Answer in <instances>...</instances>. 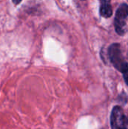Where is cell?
<instances>
[{
    "instance_id": "5b68a950",
    "label": "cell",
    "mask_w": 128,
    "mask_h": 129,
    "mask_svg": "<svg viewBox=\"0 0 128 129\" xmlns=\"http://www.w3.org/2000/svg\"><path fill=\"white\" fill-rule=\"evenodd\" d=\"M122 73H123V76H124V79L125 80V82H126V84L128 85V64L127 65L126 68L123 70Z\"/></svg>"
},
{
    "instance_id": "3957f363",
    "label": "cell",
    "mask_w": 128,
    "mask_h": 129,
    "mask_svg": "<svg viewBox=\"0 0 128 129\" xmlns=\"http://www.w3.org/2000/svg\"><path fill=\"white\" fill-rule=\"evenodd\" d=\"M110 122H111L112 129L125 128L127 119L121 107L116 106L113 108L112 113H111Z\"/></svg>"
},
{
    "instance_id": "7a4b0ae2",
    "label": "cell",
    "mask_w": 128,
    "mask_h": 129,
    "mask_svg": "<svg viewBox=\"0 0 128 129\" xmlns=\"http://www.w3.org/2000/svg\"><path fill=\"white\" fill-rule=\"evenodd\" d=\"M128 16V5L122 4L117 10L115 18V28L119 35H124L126 31V20Z\"/></svg>"
},
{
    "instance_id": "277c9868",
    "label": "cell",
    "mask_w": 128,
    "mask_h": 129,
    "mask_svg": "<svg viewBox=\"0 0 128 129\" xmlns=\"http://www.w3.org/2000/svg\"><path fill=\"white\" fill-rule=\"evenodd\" d=\"M100 11L101 16L106 18H108L112 16V8L110 4V0H102Z\"/></svg>"
},
{
    "instance_id": "8992f818",
    "label": "cell",
    "mask_w": 128,
    "mask_h": 129,
    "mask_svg": "<svg viewBox=\"0 0 128 129\" xmlns=\"http://www.w3.org/2000/svg\"><path fill=\"white\" fill-rule=\"evenodd\" d=\"M21 1H22V0H12V2H13L14 5H19V4L21 2Z\"/></svg>"
},
{
    "instance_id": "52a82bcc",
    "label": "cell",
    "mask_w": 128,
    "mask_h": 129,
    "mask_svg": "<svg viewBox=\"0 0 128 129\" xmlns=\"http://www.w3.org/2000/svg\"><path fill=\"white\" fill-rule=\"evenodd\" d=\"M127 127L125 126V128L124 129H128V119H127Z\"/></svg>"
},
{
    "instance_id": "6da1fadb",
    "label": "cell",
    "mask_w": 128,
    "mask_h": 129,
    "mask_svg": "<svg viewBox=\"0 0 128 129\" xmlns=\"http://www.w3.org/2000/svg\"><path fill=\"white\" fill-rule=\"evenodd\" d=\"M109 59L113 64V66L120 72L126 68L128 63H126L122 56L119 44H112L109 48Z\"/></svg>"
}]
</instances>
